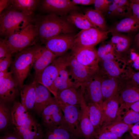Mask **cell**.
I'll use <instances>...</instances> for the list:
<instances>
[{
    "mask_svg": "<svg viewBox=\"0 0 139 139\" xmlns=\"http://www.w3.org/2000/svg\"><path fill=\"white\" fill-rule=\"evenodd\" d=\"M41 116L45 128L62 125L63 123V114L56 100L45 108Z\"/></svg>",
    "mask_w": 139,
    "mask_h": 139,
    "instance_id": "obj_12",
    "label": "cell"
},
{
    "mask_svg": "<svg viewBox=\"0 0 139 139\" xmlns=\"http://www.w3.org/2000/svg\"><path fill=\"white\" fill-rule=\"evenodd\" d=\"M66 20L71 24H73L77 28L82 30L91 28H97L90 22L84 15L76 11L70 13Z\"/></svg>",
    "mask_w": 139,
    "mask_h": 139,
    "instance_id": "obj_30",
    "label": "cell"
},
{
    "mask_svg": "<svg viewBox=\"0 0 139 139\" xmlns=\"http://www.w3.org/2000/svg\"><path fill=\"white\" fill-rule=\"evenodd\" d=\"M71 50V53L81 64L88 67L99 68L100 59L97 50L94 47L80 48Z\"/></svg>",
    "mask_w": 139,
    "mask_h": 139,
    "instance_id": "obj_15",
    "label": "cell"
},
{
    "mask_svg": "<svg viewBox=\"0 0 139 139\" xmlns=\"http://www.w3.org/2000/svg\"><path fill=\"white\" fill-rule=\"evenodd\" d=\"M102 75L101 90L103 102L111 99L118 93V81L116 78L111 77L106 78Z\"/></svg>",
    "mask_w": 139,
    "mask_h": 139,
    "instance_id": "obj_26",
    "label": "cell"
},
{
    "mask_svg": "<svg viewBox=\"0 0 139 139\" xmlns=\"http://www.w3.org/2000/svg\"><path fill=\"white\" fill-rule=\"evenodd\" d=\"M0 139H22L16 132L14 129L11 132H8L1 137Z\"/></svg>",
    "mask_w": 139,
    "mask_h": 139,
    "instance_id": "obj_44",
    "label": "cell"
},
{
    "mask_svg": "<svg viewBox=\"0 0 139 139\" xmlns=\"http://www.w3.org/2000/svg\"><path fill=\"white\" fill-rule=\"evenodd\" d=\"M102 78V75L99 72L80 84L82 97L86 104H96L102 110L103 100L101 84Z\"/></svg>",
    "mask_w": 139,
    "mask_h": 139,
    "instance_id": "obj_5",
    "label": "cell"
},
{
    "mask_svg": "<svg viewBox=\"0 0 139 139\" xmlns=\"http://www.w3.org/2000/svg\"><path fill=\"white\" fill-rule=\"evenodd\" d=\"M6 37L12 54L35 44L38 35L35 25L31 23L22 30Z\"/></svg>",
    "mask_w": 139,
    "mask_h": 139,
    "instance_id": "obj_4",
    "label": "cell"
},
{
    "mask_svg": "<svg viewBox=\"0 0 139 139\" xmlns=\"http://www.w3.org/2000/svg\"><path fill=\"white\" fill-rule=\"evenodd\" d=\"M54 97L58 103L80 107L83 98L80 86H77L57 91Z\"/></svg>",
    "mask_w": 139,
    "mask_h": 139,
    "instance_id": "obj_19",
    "label": "cell"
},
{
    "mask_svg": "<svg viewBox=\"0 0 139 139\" xmlns=\"http://www.w3.org/2000/svg\"><path fill=\"white\" fill-rule=\"evenodd\" d=\"M122 121L128 124H132L139 122V113L132 109L127 111L122 117Z\"/></svg>",
    "mask_w": 139,
    "mask_h": 139,
    "instance_id": "obj_37",
    "label": "cell"
},
{
    "mask_svg": "<svg viewBox=\"0 0 139 139\" xmlns=\"http://www.w3.org/2000/svg\"><path fill=\"white\" fill-rule=\"evenodd\" d=\"M111 16H131L130 2L126 0H115L110 1L107 13Z\"/></svg>",
    "mask_w": 139,
    "mask_h": 139,
    "instance_id": "obj_24",
    "label": "cell"
},
{
    "mask_svg": "<svg viewBox=\"0 0 139 139\" xmlns=\"http://www.w3.org/2000/svg\"><path fill=\"white\" fill-rule=\"evenodd\" d=\"M14 129L22 139H42L44 130L36 120L29 114L19 128Z\"/></svg>",
    "mask_w": 139,
    "mask_h": 139,
    "instance_id": "obj_13",
    "label": "cell"
},
{
    "mask_svg": "<svg viewBox=\"0 0 139 139\" xmlns=\"http://www.w3.org/2000/svg\"><path fill=\"white\" fill-rule=\"evenodd\" d=\"M110 1L107 0H94L95 9L102 13L106 14Z\"/></svg>",
    "mask_w": 139,
    "mask_h": 139,
    "instance_id": "obj_38",
    "label": "cell"
},
{
    "mask_svg": "<svg viewBox=\"0 0 139 139\" xmlns=\"http://www.w3.org/2000/svg\"><path fill=\"white\" fill-rule=\"evenodd\" d=\"M111 44L117 51L122 52L126 50L129 46L131 40L129 38L118 33L112 32Z\"/></svg>",
    "mask_w": 139,
    "mask_h": 139,
    "instance_id": "obj_35",
    "label": "cell"
},
{
    "mask_svg": "<svg viewBox=\"0 0 139 139\" xmlns=\"http://www.w3.org/2000/svg\"><path fill=\"white\" fill-rule=\"evenodd\" d=\"M135 40L137 44L139 46V32L136 37Z\"/></svg>",
    "mask_w": 139,
    "mask_h": 139,
    "instance_id": "obj_53",
    "label": "cell"
},
{
    "mask_svg": "<svg viewBox=\"0 0 139 139\" xmlns=\"http://www.w3.org/2000/svg\"><path fill=\"white\" fill-rule=\"evenodd\" d=\"M0 14V34L6 37L22 30L33 20L32 15L25 14L12 6Z\"/></svg>",
    "mask_w": 139,
    "mask_h": 139,
    "instance_id": "obj_3",
    "label": "cell"
},
{
    "mask_svg": "<svg viewBox=\"0 0 139 139\" xmlns=\"http://www.w3.org/2000/svg\"><path fill=\"white\" fill-rule=\"evenodd\" d=\"M104 46L107 54L109 53H113L114 47L111 43L106 44Z\"/></svg>",
    "mask_w": 139,
    "mask_h": 139,
    "instance_id": "obj_51",
    "label": "cell"
},
{
    "mask_svg": "<svg viewBox=\"0 0 139 139\" xmlns=\"http://www.w3.org/2000/svg\"><path fill=\"white\" fill-rule=\"evenodd\" d=\"M80 108L81 114L80 128L82 136L84 139H95L96 132L90 120L87 107L83 98Z\"/></svg>",
    "mask_w": 139,
    "mask_h": 139,
    "instance_id": "obj_21",
    "label": "cell"
},
{
    "mask_svg": "<svg viewBox=\"0 0 139 139\" xmlns=\"http://www.w3.org/2000/svg\"><path fill=\"white\" fill-rule=\"evenodd\" d=\"M11 3L10 0H0V13H1L2 11L7 8Z\"/></svg>",
    "mask_w": 139,
    "mask_h": 139,
    "instance_id": "obj_46",
    "label": "cell"
},
{
    "mask_svg": "<svg viewBox=\"0 0 139 139\" xmlns=\"http://www.w3.org/2000/svg\"><path fill=\"white\" fill-rule=\"evenodd\" d=\"M28 110L21 102L14 101L11 107L12 123L16 129L20 127L28 117Z\"/></svg>",
    "mask_w": 139,
    "mask_h": 139,
    "instance_id": "obj_27",
    "label": "cell"
},
{
    "mask_svg": "<svg viewBox=\"0 0 139 139\" xmlns=\"http://www.w3.org/2000/svg\"><path fill=\"white\" fill-rule=\"evenodd\" d=\"M63 59L60 66L58 75L52 86L49 91L54 95H56L57 91L63 90L69 88L77 86L72 79L69 78L70 74L67 66L65 64L64 55H63Z\"/></svg>",
    "mask_w": 139,
    "mask_h": 139,
    "instance_id": "obj_17",
    "label": "cell"
},
{
    "mask_svg": "<svg viewBox=\"0 0 139 139\" xmlns=\"http://www.w3.org/2000/svg\"><path fill=\"white\" fill-rule=\"evenodd\" d=\"M36 81L24 84L20 89L21 103L27 110L33 109L35 104Z\"/></svg>",
    "mask_w": 139,
    "mask_h": 139,
    "instance_id": "obj_23",
    "label": "cell"
},
{
    "mask_svg": "<svg viewBox=\"0 0 139 139\" xmlns=\"http://www.w3.org/2000/svg\"><path fill=\"white\" fill-rule=\"evenodd\" d=\"M76 35L73 33L60 34L49 39L44 44L46 48L58 57L71 49Z\"/></svg>",
    "mask_w": 139,
    "mask_h": 139,
    "instance_id": "obj_9",
    "label": "cell"
},
{
    "mask_svg": "<svg viewBox=\"0 0 139 139\" xmlns=\"http://www.w3.org/2000/svg\"><path fill=\"white\" fill-rule=\"evenodd\" d=\"M102 66L104 70L111 77L117 78L123 72L114 60L102 62Z\"/></svg>",
    "mask_w": 139,
    "mask_h": 139,
    "instance_id": "obj_36",
    "label": "cell"
},
{
    "mask_svg": "<svg viewBox=\"0 0 139 139\" xmlns=\"http://www.w3.org/2000/svg\"><path fill=\"white\" fill-rule=\"evenodd\" d=\"M12 54H9L4 58L0 59V72L7 71L11 65L13 60Z\"/></svg>",
    "mask_w": 139,
    "mask_h": 139,
    "instance_id": "obj_41",
    "label": "cell"
},
{
    "mask_svg": "<svg viewBox=\"0 0 139 139\" xmlns=\"http://www.w3.org/2000/svg\"><path fill=\"white\" fill-rule=\"evenodd\" d=\"M125 139H135L132 137L131 136H127L125 138Z\"/></svg>",
    "mask_w": 139,
    "mask_h": 139,
    "instance_id": "obj_54",
    "label": "cell"
},
{
    "mask_svg": "<svg viewBox=\"0 0 139 139\" xmlns=\"http://www.w3.org/2000/svg\"><path fill=\"white\" fill-rule=\"evenodd\" d=\"M130 2L131 16L139 20V0H130Z\"/></svg>",
    "mask_w": 139,
    "mask_h": 139,
    "instance_id": "obj_42",
    "label": "cell"
},
{
    "mask_svg": "<svg viewBox=\"0 0 139 139\" xmlns=\"http://www.w3.org/2000/svg\"><path fill=\"white\" fill-rule=\"evenodd\" d=\"M119 113L121 110L129 108L130 105L139 100V85L132 79L119 94Z\"/></svg>",
    "mask_w": 139,
    "mask_h": 139,
    "instance_id": "obj_16",
    "label": "cell"
},
{
    "mask_svg": "<svg viewBox=\"0 0 139 139\" xmlns=\"http://www.w3.org/2000/svg\"><path fill=\"white\" fill-rule=\"evenodd\" d=\"M71 1L72 3L75 5H89L94 4V0H72Z\"/></svg>",
    "mask_w": 139,
    "mask_h": 139,
    "instance_id": "obj_45",
    "label": "cell"
},
{
    "mask_svg": "<svg viewBox=\"0 0 139 139\" xmlns=\"http://www.w3.org/2000/svg\"><path fill=\"white\" fill-rule=\"evenodd\" d=\"M12 54L10 47L7 43V37L0 40V59L9 54Z\"/></svg>",
    "mask_w": 139,
    "mask_h": 139,
    "instance_id": "obj_40",
    "label": "cell"
},
{
    "mask_svg": "<svg viewBox=\"0 0 139 139\" xmlns=\"http://www.w3.org/2000/svg\"><path fill=\"white\" fill-rule=\"evenodd\" d=\"M42 46L36 44L16 54L10 66V71L20 89L24 85L30 67Z\"/></svg>",
    "mask_w": 139,
    "mask_h": 139,
    "instance_id": "obj_2",
    "label": "cell"
},
{
    "mask_svg": "<svg viewBox=\"0 0 139 139\" xmlns=\"http://www.w3.org/2000/svg\"><path fill=\"white\" fill-rule=\"evenodd\" d=\"M64 55L65 64L69 67L70 75L77 86L99 72V68L85 66L79 63L71 53H65Z\"/></svg>",
    "mask_w": 139,
    "mask_h": 139,
    "instance_id": "obj_7",
    "label": "cell"
},
{
    "mask_svg": "<svg viewBox=\"0 0 139 139\" xmlns=\"http://www.w3.org/2000/svg\"><path fill=\"white\" fill-rule=\"evenodd\" d=\"M34 25L38 38L44 44L47 40L57 35L73 33L75 31L72 24L67 20L52 13L41 18Z\"/></svg>",
    "mask_w": 139,
    "mask_h": 139,
    "instance_id": "obj_1",
    "label": "cell"
},
{
    "mask_svg": "<svg viewBox=\"0 0 139 139\" xmlns=\"http://www.w3.org/2000/svg\"><path fill=\"white\" fill-rule=\"evenodd\" d=\"M63 59V55L57 58L49 65L35 75L34 80L49 90L57 76Z\"/></svg>",
    "mask_w": 139,
    "mask_h": 139,
    "instance_id": "obj_10",
    "label": "cell"
},
{
    "mask_svg": "<svg viewBox=\"0 0 139 139\" xmlns=\"http://www.w3.org/2000/svg\"><path fill=\"white\" fill-rule=\"evenodd\" d=\"M20 89L12 74L0 82V100L10 105L13 103Z\"/></svg>",
    "mask_w": 139,
    "mask_h": 139,
    "instance_id": "obj_14",
    "label": "cell"
},
{
    "mask_svg": "<svg viewBox=\"0 0 139 139\" xmlns=\"http://www.w3.org/2000/svg\"><path fill=\"white\" fill-rule=\"evenodd\" d=\"M12 123L11 107L0 100V130H5Z\"/></svg>",
    "mask_w": 139,
    "mask_h": 139,
    "instance_id": "obj_34",
    "label": "cell"
},
{
    "mask_svg": "<svg viewBox=\"0 0 139 139\" xmlns=\"http://www.w3.org/2000/svg\"><path fill=\"white\" fill-rule=\"evenodd\" d=\"M57 57L45 46H42L33 64L35 75L43 70Z\"/></svg>",
    "mask_w": 139,
    "mask_h": 139,
    "instance_id": "obj_22",
    "label": "cell"
},
{
    "mask_svg": "<svg viewBox=\"0 0 139 139\" xmlns=\"http://www.w3.org/2000/svg\"><path fill=\"white\" fill-rule=\"evenodd\" d=\"M129 133L131 137L135 139H139V122L133 125Z\"/></svg>",
    "mask_w": 139,
    "mask_h": 139,
    "instance_id": "obj_43",
    "label": "cell"
},
{
    "mask_svg": "<svg viewBox=\"0 0 139 139\" xmlns=\"http://www.w3.org/2000/svg\"><path fill=\"white\" fill-rule=\"evenodd\" d=\"M39 1L36 0H10L12 6L16 9L28 15H32Z\"/></svg>",
    "mask_w": 139,
    "mask_h": 139,
    "instance_id": "obj_32",
    "label": "cell"
},
{
    "mask_svg": "<svg viewBox=\"0 0 139 139\" xmlns=\"http://www.w3.org/2000/svg\"><path fill=\"white\" fill-rule=\"evenodd\" d=\"M114 57L113 53H107L103 57L100 59L99 61L102 62L106 61L114 60Z\"/></svg>",
    "mask_w": 139,
    "mask_h": 139,
    "instance_id": "obj_47",
    "label": "cell"
},
{
    "mask_svg": "<svg viewBox=\"0 0 139 139\" xmlns=\"http://www.w3.org/2000/svg\"><path fill=\"white\" fill-rule=\"evenodd\" d=\"M132 76L133 80L139 85V72L133 73Z\"/></svg>",
    "mask_w": 139,
    "mask_h": 139,
    "instance_id": "obj_52",
    "label": "cell"
},
{
    "mask_svg": "<svg viewBox=\"0 0 139 139\" xmlns=\"http://www.w3.org/2000/svg\"><path fill=\"white\" fill-rule=\"evenodd\" d=\"M119 105L118 93L111 99L103 102L101 127L107 125L116 120L119 114Z\"/></svg>",
    "mask_w": 139,
    "mask_h": 139,
    "instance_id": "obj_20",
    "label": "cell"
},
{
    "mask_svg": "<svg viewBox=\"0 0 139 139\" xmlns=\"http://www.w3.org/2000/svg\"><path fill=\"white\" fill-rule=\"evenodd\" d=\"M133 125L124 123L119 118L107 125L102 126L100 128L114 133L120 138L125 132L129 131Z\"/></svg>",
    "mask_w": 139,
    "mask_h": 139,
    "instance_id": "obj_29",
    "label": "cell"
},
{
    "mask_svg": "<svg viewBox=\"0 0 139 139\" xmlns=\"http://www.w3.org/2000/svg\"><path fill=\"white\" fill-rule=\"evenodd\" d=\"M42 139H77L62 125L45 128Z\"/></svg>",
    "mask_w": 139,
    "mask_h": 139,
    "instance_id": "obj_25",
    "label": "cell"
},
{
    "mask_svg": "<svg viewBox=\"0 0 139 139\" xmlns=\"http://www.w3.org/2000/svg\"><path fill=\"white\" fill-rule=\"evenodd\" d=\"M97 51L100 59L107 54L104 46L99 47Z\"/></svg>",
    "mask_w": 139,
    "mask_h": 139,
    "instance_id": "obj_48",
    "label": "cell"
},
{
    "mask_svg": "<svg viewBox=\"0 0 139 139\" xmlns=\"http://www.w3.org/2000/svg\"><path fill=\"white\" fill-rule=\"evenodd\" d=\"M85 16L94 26L102 30L107 31V26L103 15L95 9H90L86 12Z\"/></svg>",
    "mask_w": 139,
    "mask_h": 139,
    "instance_id": "obj_31",
    "label": "cell"
},
{
    "mask_svg": "<svg viewBox=\"0 0 139 139\" xmlns=\"http://www.w3.org/2000/svg\"><path fill=\"white\" fill-rule=\"evenodd\" d=\"M11 74V72H9L7 71L0 72V82Z\"/></svg>",
    "mask_w": 139,
    "mask_h": 139,
    "instance_id": "obj_49",
    "label": "cell"
},
{
    "mask_svg": "<svg viewBox=\"0 0 139 139\" xmlns=\"http://www.w3.org/2000/svg\"><path fill=\"white\" fill-rule=\"evenodd\" d=\"M50 92L46 87L36 82L33 109L38 115H41L45 108L56 101L55 98L52 96Z\"/></svg>",
    "mask_w": 139,
    "mask_h": 139,
    "instance_id": "obj_18",
    "label": "cell"
},
{
    "mask_svg": "<svg viewBox=\"0 0 139 139\" xmlns=\"http://www.w3.org/2000/svg\"><path fill=\"white\" fill-rule=\"evenodd\" d=\"M41 8L45 11L63 16L76 11L79 8L69 0H45Z\"/></svg>",
    "mask_w": 139,
    "mask_h": 139,
    "instance_id": "obj_11",
    "label": "cell"
},
{
    "mask_svg": "<svg viewBox=\"0 0 139 139\" xmlns=\"http://www.w3.org/2000/svg\"><path fill=\"white\" fill-rule=\"evenodd\" d=\"M57 102L64 115V122L62 125L77 139L82 137L80 128V107Z\"/></svg>",
    "mask_w": 139,
    "mask_h": 139,
    "instance_id": "obj_8",
    "label": "cell"
},
{
    "mask_svg": "<svg viewBox=\"0 0 139 139\" xmlns=\"http://www.w3.org/2000/svg\"><path fill=\"white\" fill-rule=\"evenodd\" d=\"M86 105L90 120L96 132L101 126L102 109L95 104H90Z\"/></svg>",
    "mask_w": 139,
    "mask_h": 139,
    "instance_id": "obj_33",
    "label": "cell"
},
{
    "mask_svg": "<svg viewBox=\"0 0 139 139\" xmlns=\"http://www.w3.org/2000/svg\"><path fill=\"white\" fill-rule=\"evenodd\" d=\"M139 28V20L131 16L121 19L109 31L112 33L130 32Z\"/></svg>",
    "mask_w": 139,
    "mask_h": 139,
    "instance_id": "obj_28",
    "label": "cell"
},
{
    "mask_svg": "<svg viewBox=\"0 0 139 139\" xmlns=\"http://www.w3.org/2000/svg\"><path fill=\"white\" fill-rule=\"evenodd\" d=\"M95 139H119L117 135L110 132L105 131L100 128L96 131Z\"/></svg>",
    "mask_w": 139,
    "mask_h": 139,
    "instance_id": "obj_39",
    "label": "cell"
},
{
    "mask_svg": "<svg viewBox=\"0 0 139 139\" xmlns=\"http://www.w3.org/2000/svg\"><path fill=\"white\" fill-rule=\"evenodd\" d=\"M109 31H105L98 28L82 30L76 35L71 49L82 48H91L108 38Z\"/></svg>",
    "mask_w": 139,
    "mask_h": 139,
    "instance_id": "obj_6",
    "label": "cell"
},
{
    "mask_svg": "<svg viewBox=\"0 0 139 139\" xmlns=\"http://www.w3.org/2000/svg\"><path fill=\"white\" fill-rule=\"evenodd\" d=\"M130 108L133 110L139 113V100L131 105Z\"/></svg>",
    "mask_w": 139,
    "mask_h": 139,
    "instance_id": "obj_50",
    "label": "cell"
}]
</instances>
